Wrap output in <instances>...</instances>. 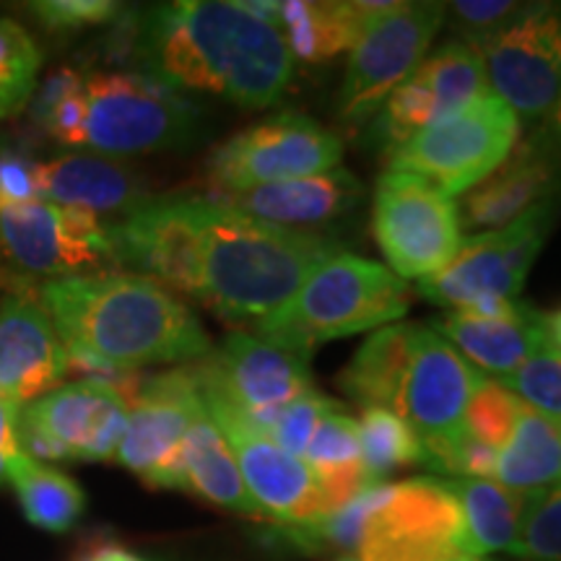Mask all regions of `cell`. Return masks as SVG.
<instances>
[{
	"label": "cell",
	"mask_w": 561,
	"mask_h": 561,
	"mask_svg": "<svg viewBox=\"0 0 561 561\" xmlns=\"http://www.w3.org/2000/svg\"><path fill=\"white\" fill-rule=\"evenodd\" d=\"M447 486L460 504L471 557L515 553L525 494H517L494 479H447Z\"/></svg>",
	"instance_id": "f546056e"
},
{
	"label": "cell",
	"mask_w": 561,
	"mask_h": 561,
	"mask_svg": "<svg viewBox=\"0 0 561 561\" xmlns=\"http://www.w3.org/2000/svg\"><path fill=\"white\" fill-rule=\"evenodd\" d=\"M203 413L193 364L136 382L115 460L151 489H180V450Z\"/></svg>",
	"instance_id": "9a60e30c"
},
{
	"label": "cell",
	"mask_w": 561,
	"mask_h": 561,
	"mask_svg": "<svg viewBox=\"0 0 561 561\" xmlns=\"http://www.w3.org/2000/svg\"><path fill=\"white\" fill-rule=\"evenodd\" d=\"M416 331L419 325L411 322L377 328L335 377L343 396L362 409H396L416 346Z\"/></svg>",
	"instance_id": "4316f807"
},
{
	"label": "cell",
	"mask_w": 561,
	"mask_h": 561,
	"mask_svg": "<svg viewBox=\"0 0 561 561\" xmlns=\"http://www.w3.org/2000/svg\"><path fill=\"white\" fill-rule=\"evenodd\" d=\"M203 405L268 437L280 413L314 390L310 356L255 333H229L221 346L193 362Z\"/></svg>",
	"instance_id": "8992f818"
},
{
	"label": "cell",
	"mask_w": 561,
	"mask_h": 561,
	"mask_svg": "<svg viewBox=\"0 0 561 561\" xmlns=\"http://www.w3.org/2000/svg\"><path fill=\"white\" fill-rule=\"evenodd\" d=\"M208 416L227 439L244 486L263 512V520L297 525L328 517L318 479L305 460L284 453L265 434L250 430L242 421L221 413Z\"/></svg>",
	"instance_id": "d6986e66"
},
{
	"label": "cell",
	"mask_w": 561,
	"mask_h": 561,
	"mask_svg": "<svg viewBox=\"0 0 561 561\" xmlns=\"http://www.w3.org/2000/svg\"><path fill=\"white\" fill-rule=\"evenodd\" d=\"M523 409V401L510 392L496 380H483L476 388L471 403H468L466 416H462V430L476 442L486 445L489 450L500 453L507 445L512 426H515L517 411Z\"/></svg>",
	"instance_id": "d590c367"
},
{
	"label": "cell",
	"mask_w": 561,
	"mask_h": 561,
	"mask_svg": "<svg viewBox=\"0 0 561 561\" xmlns=\"http://www.w3.org/2000/svg\"><path fill=\"white\" fill-rule=\"evenodd\" d=\"M494 481L517 494L561 486V419L523 403L507 445L496 453Z\"/></svg>",
	"instance_id": "83f0119b"
},
{
	"label": "cell",
	"mask_w": 561,
	"mask_h": 561,
	"mask_svg": "<svg viewBox=\"0 0 561 561\" xmlns=\"http://www.w3.org/2000/svg\"><path fill=\"white\" fill-rule=\"evenodd\" d=\"M520 140V121L500 96L483 94L442 117L388 159V170L409 172L455 198L486 180Z\"/></svg>",
	"instance_id": "52a82bcc"
},
{
	"label": "cell",
	"mask_w": 561,
	"mask_h": 561,
	"mask_svg": "<svg viewBox=\"0 0 561 561\" xmlns=\"http://www.w3.org/2000/svg\"><path fill=\"white\" fill-rule=\"evenodd\" d=\"M432 331H437L453 348L473 364L479 371L494 375L491 380H502L515 371L546 346L543 312L520 305V310L510 318H489L473 310H453L445 318L432 320Z\"/></svg>",
	"instance_id": "cb8c5ba5"
},
{
	"label": "cell",
	"mask_w": 561,
	"mask_h": 561,
	"mask_svg": "<svg viewBox=\"0 0 561 561\" xmlns=\"http://www.w3.org/2000/svg\"><path fill=\"white\" fill-rule=\"evenodd\" d=\"M180 491H191L216 507L263 520V512L244 486L240 466H237L219 426L206 413V405L182 442Z\"/></svg>",
	"instance_id": "484cf974"
},
{
	"label": "cell",
	"mask_w": 561,
	"mask_h": 561,
	"mask_svg": "<svg viewBox=\"0 0 561 561\" xmlns=\"http://www.w3.org/2000/svg\"><path fill=\"white\" fill-rule=\"evenodd\" d=\"M479 53L491 94L517 121L541 125L561 91V5H523Z\"/></svg>",
	"instance_id": "5bb4252c"
},
{
	"label": "cell",
	"mask_w": 561,
	"mask_h": 561,
	"mask_svg": "<svg viewBox=\"0 0 561 561\" xmlns=\"http://www.w3.org/2000/svg\"><path fill=\"white\" fill-rule=\"evenodd\" d=\"M559 201L536 206L507 227L462 240L445 268L416 284L432 305L468 310L491 301H515L559 216Z\"/></svg>",
	"instance_id": "9c48e42d"
},
{
	"label": "cell",
	"mask_w": 561,
	"mask_h": 561,
	"mask_svg": "<svg viewBox=\"0 0 561 561\" xmlns=\"http://www.w3.org/2000/svg\"><path fill=\"white\" fill-rule=\"evenodd\" d=\"M445 16L447 3H398L364 32L351 50L339 94V115L348 128L367 125L392 91L416 73Z\"/></svg>",
	"instance_id": "4fadbf2b"
},
{
	"label": "cell",
	"mask_w": 561,
	"mask_h": 561,
	"mask_svg": "<svg viewBox=\"0 0 561 561\" xmlns=\"http://www.w3.org/2000/svg\"><path fill=\"white\" fill-rule=\"evenodd\" d=\"M359 561H453L471 557L460 504L445 479L385 483L364 523Z\"/></svg>",
	"instance_id": "7c38bea8"
},
{
	"label": "cell",
	"mask_w": 561,
	"mask_h": 561,
	"mask_svg": "<svg viewBox=\"0 0 561 561\" xmlns=\"http://www.w3.org/2000/svg\"><path fill=\"white\" fill-rule=\"evenodd\" d=\"M515 557L525 561H561V486L525 494Z\"/></svg>",
	"instance_id": "8d00e7d4"
},
{
	"label": "cell",
	"mask_w": 561,
	"mask_h": 561,
	"mask_svg": "<svg viewBox=\"0 0 561 561\" xmlns=\"http://www.w3.org/2000/svg\"><path fill=\"white\" fill-rule=\"evenodd\" d=\"M362 182L343 167H335L331 172L312 174V178L250 187L242 193L208 195V198L224 203L231 210H240L250 219L286 229L314 231V227L351 214L362 203Z\"/></svg>",
	"instance_id": "7402d4cb"
},
{
	"label": "cell",
	"mask_w": 561,
	"mask_h": 561,
	"mask_svg": "<svg viewBox=\"0 0 561 561\" xmlns=\"http://www.w3.org/2000/svg\"><path fill=\"white\" fill-rule=\"evenodd\" d=\"M37 191L39 201L87 208L100 219H123L153 198L146 193L140 174L125 161L94 151H70L37 161Z\"/></svg>",
	"instance_id": "603a6c76"
},
{
	"label": "cell",
	"mask_w": 561,
	"mask_h": 561,
	"mask_svg": "<svg viewBox=\"0 0 561 561\" xmlns=\"http://www.w3.org/2000/svg\"><path fill=\"white\" fill-rule=\"evenodd\" d=\"M70 369L55 322L30 297L0 301V398L26 405L55 390Z\"/></svg>",
	"instance_id": "ffe728a7"
},
{
	"label": "cell",
	"mask_w": 561,
	"mask_h": 561,
	"mask_svg": "<svg viewBox=\"0 0 561 561\" xmlns=\"http://www.w3.org/2000/svg\"><path fill=\"white\" fill-rule=\"evenodd\" d=\"M16 416L19 405L0 398V486L9 483L11 462L19 458V442H16Z\"/></svg>",
	"instance_id": "7bdbcfd3"
},
{
	"label": "cell",
	"mask_w": 561,
	"mask_h": 561,
	"mask_svg": "<svg viewBox=\"0 0 561 561\" xmlns=\"http://www.w3.org/2000/svg\"><path fill=\"white\" fill-rule=\"evenodd\" d=\"M530 409L561 419V351L546 343L512 375L496 380Z\"/></svg>",
	"instance_id": "74e56055"
},
{
	"label": "cell",
	"mask_w": 561,
	"mask_h": 561,
	"mask_svg": "<svg viewBox=\"0 0 561 561\" xmlns=\"http://www.w3.org/2000/svg\"><path fill=\"white\" fill-rule=\"evenodd\" d=\"M371 234L398 278L421 280L460 250V208L416 174L385 170L371 203Z\"/></svg>",
	"instance_id": "8fae6325"
},
{
	"label": "cell",
	"mask_w": 561,
	"mask_h": 561,
	"mask_svg": "<svg viewBox=\"0 0 561 561\" xmlns=\"http://www.w3.org/2000/svg\"><path fill=\"white\" fill-rule=\"evenodd\" d=\"M32 11L50 32H79L121 16V5L110 0H47L32 3Z\"/></svg>",
	"instance_id": "60d3db41"
},
{
	"label": "cell",
	"mask_w": 561,
	"mask_h": 561,
	"mask_svg": "<svg viewBox=\"0 0 561 561\" xmlns=\"http://www.w3.org/2000/svg\"><path fill=\"white\" fill-rule=\"evenodd\" d=\"M416 73L434 96L439 121L479 96L491 94L481 53L455 37L442 42V47L426 55Z\"/></svg>",
	"instance_id": "1f68e13d"
},
{
	"label": "cell",
	"mask_w": 561,
	"mask_h": 561,
	"mask_svg": "<svg viewBox=\"0 0 561 561\" xmlns=\"http://www.w3.org/2000/svg\"><path fill=\"white\" fill-rule=\"evenodd\" d=\"M301 460L310 466L314 479H318L328 515L346 507L362 491L377 486L367 471H364L359 426H356V421L348 413H328L318 424V430H314Z\"/></svg>",
	"instance_id": "f1b7e54d"
},
{
	"label": "cell",
	"mask_w": 561,
	"mask_h": 561,
	"mask_svg": "<svg viewBox=\"0 0 561 561\" xmlns=\"http://www.w3.org/2000/svg\"><path fill=\"white\" fill-rule=\"evenodd\" d=\"M343 405L333 398L322 396L320 390L307 392L299 401H294L289 409L280 413L276 426H273L268 439L278 445L280 450L294 455V458H305L307 445H310L314 430L328 413L341 411Z\"/></svg>",
	"instance_id": "ab89813d"
},
{
	"label": "cell",
	"mask_w": 561,
	"mask_h": 561,
	"mask_svg": "<svg viewBox=\"0 0 561 561\" xmlns=\"http://www.w3.org/2000/svg\"><path fill=\"white\" fill-rule=\"evenodd\" d=\"M341 159L343 146L333 130L307 115L284 112L221 140L210 151L206 174L210 195H224L331 172Z\"/></svg>",
	"instance_id": "30bf717a"
},
{
	"label": "cell",
	"mask_w": 561,
	"mask_h": 561,
	"mask_svg": "<svg viewBox=\"0 0 561 561\" xmlns=\"http://www.w3.org/2000/svg\"><path fill=\"white\" fill-rule=\"evenodd\" d=\"M39 201L37 164L19 153L0 151V206Z\"/></svg>",
	"instance_id": "b9f144b4"
},
{
	"label": "cell",
	"mask_w": 561,
	"mask_h": 561,
	"mask_svg": "<svg viewBox=\"0 0 561 561\" xmlns=\"http://www.w3.org/2000/svg\"><path fill=\"white\" fill-rule=\"evenodd\" d=\"M359 447L364 471L375 483H382L398 468L424 462V445L419 434L390 409H364L359 421Z\"/></svg>",
	"instance_id": "d6a6232c"
},
{
	"label": "cell",
	"mask_w": 561,
	"mask_h": 561,
	"mask_svg": "<svg viewBox=\"0 0 561 561\" xmlns=\"http://www.w3.org/2000/svg\"><path fill=\"white\" fill-rule=\"evenodd\" d=\"M79 561H151V559L140 557V553L130 549H123V546L117 543H102L96 546V549H89Z\"/></svg>",
	"instance_id": "f6af8a7d"
},
{
	"label": "cell",
	"mask_w": 561,
	"mask_h": 561,
	"mask_svg": "<svg viewBox=\"0 0 561 561\" xmlns=\"http://www.w3.org/2000/svg\"><path fill=\"white\" fill-rule=\"evenodd\" d=\"M409 312V284L385 265L339 252L307 276L284 310L255 335L312 359L322 343L392 325Z\"/></svg>",
	"instance_id": "277c9868"
},
{
	"label": "cell",
	"mask_w": 561,
	"mask_h": 561,
	"mask_svg": "<svg viewBox=\"0 0 561 561\" xmlns=\"http://www.w3.org/2000/svg\"><path fill=\"white\" fill-rule=\"evenodd\" d=\"M201 305L229 322H257L284 310L307 276L343 252L335 237L286 229L198 195Z\"/></svg>",
	"instance_id": "3957f363"
},
{
	"label": "cell",
	"mask_w": 561,
	"mask_h": 561,
	"mask_svg": "<svg viewBox=\"0 0 561 561\" xmlns=\"http://www.w3.org/2000/svg\"><path fill=\"white\" fill-rule=\"evenodd\" d=\"M128 385L83 377L21 405L19 450L34 460H112L121 447L130 411Z\"/></svg>",
	"instance_id": "ba28073f"
},
{
	"label": "cell",
	"mask_w": 561,
	"mask_h": 561,
	"mask_svg": "<svg viewBox=\"0 0 561 561\" xmlns=\"http://www.w3.org/2000/svg\"><path fill=\"white\" fill-rule=\"evenodd\" d=\"M117 50L172 91H201L244 110H268L294 79L284 37L240 0H180L121 13Z\"/></svg>",
	"instance_id": "6da1fadb"
},
{
	"label": "cell",
	"mask_w": 561,
	"mask_h": 561,
	"mask_svg": "<svg viewBox=\"0 0 561 561\" xmlns=\"http://www.w3.org/2000/svg\"><path fill=\"white\" fill-rule=\"evenodd\" d=\"M543 331L546 341H549L553 348L561 351V310L543 314Z\"/></svg>",
	"instance_id": "bcb514c9"
},
{
	"label": "cell",
	"mask_w": 561,
	"mask_h": 561,
	"mask_svg": "<svg viewBox=\"0 0 561 561\" xmlns=\"http://www.w3.org/2000/svg\"><path fill=\"white\" fill-rule=\"evenodd\" d=\"M42 53L30 32L13 19H0V121L11 117L37 89Z\"/></svg>",
	"instance_id": "e575fe53"
},
{
	"label": "cell",
	"mask_w": 561,
	"mask_h": 561,
	"mask_svg": "<svg viewBox=\"0 0 561 561\" xmlns=\"http://www.w3.org/2000/svg\"><path fill=\"white\" fill-rule=\"evenodd\" d=\"M398 3L385 0H289L280 3L278 34L291 58L305 62H328L351 53L375 21L396 11Z\"/></svg>",
	"instance_id": "d4e9b609"
},
{
	"label": "cell",
	"mask_w": 561,
	"mask_h": 561,
	"mask_svg": "<svg viewBox=\"0 0 561 561\" xmlns=\"http://www.w3.org/2000/svg\"><path fill=\"white\" fill-rule=\"evenodd\" d=\"M561 198V159L536 136L517 140L510 157L462 195L460 227L494 231L536 206Z\"/></svg>",
	"instance_id": "44dd1931"
},
{
	"label": "cell",
	"mask_w": 561,
	"mask_h": 561,
	"mask_svg": "<svg viewBox=\"0 0 561 561\" xmlns=\"http://www.w3.org/2000/svg\"><path fill=\"white\" fill-rule=\"evenodd\" d=\"M70 367L94 380L128 385L151 364L201 362L214 348L178 294L138 273H83L47 280L39 291Z\"/></svg>",
	"instance_id": "7a4b0ae2"
},
{
	"label": "cell",
	"mask_w": 561,
	"mask_h": 561,
	"mask_svg": "<svg viewBox=\"0 0 561 561\" xmlns=\"http://www.w3.org/2000/svg\"><path fill=\"white\" fill-rule=\"evenodd\" d=\"M32 115L47 136L62 146H81L83 123H87V96H83V73L60 68L32 94Z\"/></svg>",
	"instance_id": "836d02e7"
},
{
	"label": "cell",
	"mask_w": 561,
	"mask_h": 561,
	"mask_svg": "<svg viewBox=\"0 0 561 561\" xmlns=\"http://www.w3.org/2000/svg\"><path fill=\"white\" fill-rule=\"evenodd\" d=\"M483 380L486 377L462 359L453 343L419 325L396 413L419 434L424 460L460 437L462 416Z\"/></svg>",
	"instance_id": "ac0fdd59"
},
{
	"label": "cell",
	"mask_w": 561,
	"mask_h": 561,
	"mask_svg": "<svg viewBox=\"0 0 561 561\" xmlns=\"http://www.w3.org/2000/svg\"><path fill=\"white\" fill-rule=\"evenodd\" d=\"M335 561H359V559H354V557H343V559H335Z\"/></svg>",
	"instance_id": "c3c4849f"
},
{
	"label": "cell",
	"mask_w": 561,
	"mask_h": 561,
	"mask_svg": "<svg viewBox=\"0 0 561 561\" xmlns=\"http://www.w3.org/2000/svg\"><path fill=\"white\" fill-rule=\"evenodd\" d=\"M533 136H536L541 144L549 149L551 153H557L561 159V91H559V100L553 104V110L546 115V121L538 125L536 130H533Z\"/></svg>",
	"instance_id": "ee69618b"
},
{
	"label": "cell",
	"mask_w": 561,
	"mask_h": 561,
	"mask_svg": "<svg viewBox=\"0 0 561 561\" xmlns=\"http://www.w3.org/2000/svg\"><path fill=\"white\" fill-rule=\"evenodd\" d=\"M112 263L167 286L201 297L198 195H164L107 224Z\"/></svg>",
	"instance_id": "2e32d148"
},
{
	"label": "cell",
	"mask_w": 561,
	"mask_h": 561,
	"mask_svg": "<svg viewBox=\"0 0 561 561\" xmlns=\"http://www.w3.org/2000/svg\"><path fill=\"white\" fill-rule=\"evenodd\" d=\"M525 3H507V0H458L447 5L450 32L455 39L481 50L496 32L504 30Z\"/></svg>",
	"instance_id": "f35d334b"
},
{
	"label": "cell",
	"mask_w": 561,
	"mask_h": 561,
	"mask_svg": "<svg viewBox=\"0 0 561 561\" xmlns=\"http://www.w3.org/2000/svg\"><path fill=\"white\" fill-rule=\"evenodd\" d=\"M83 149L104 157L178 151L201 138L203 112L144 73L83 76Z\"/></svg>",
	"instance_id": "5b68a950"
},
{
	"label": "cell",
	"mask_w": 561,
	"mask_h": 561,
	"mask_svg": "<svg viewBox=\"0 0 561 561\" xmlns=\"http://www.w3.org/2000/svg\"><path fill=\"white\" fill-rule=\"evenodd\" d=\"M0 255L53 280L100 273L112 263L107 224L100 216L47 201L0 206Z\"/></svg>",
	"instance_id": "e0dca14e"
},
{
	"label": "cell",
	"mask_w": 561,
	"mask_h": 561,
	"mask_svg": "<svg viewBox=\"0 0 561 561\" xmlns=\"http://www.w3.org/2000/svg\"><path fill=\"white\" fill-rule=\"evenodd\" d=\"M453 561H496V559H489V557H460V559H453Z\"/></svg>",
	"instance_id": "7dc6e473"
},
{
	"label": "cell",
	"mask_w": 561,
	"mask_h": 561,
	"mask_svg": "<svg viewBox=\"0 0 561 561\" xmlns=\"http://www.w3.org/2000/svg\"><path fill=\"white\" fill-rule=\"evenodd\" d=\"M9 483L26 520L47 533L73 530L87 512V494L73 476L24 453L11 462Z\"/></svg>",
	"instance_id": "4dcf8cb0"
}]
</instances>
